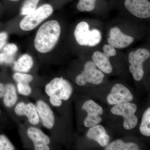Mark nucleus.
Returning a JSON list of instances; mask_svg holds the SVG:
<instances>
[{
  "label": "nucleus",
  "mask_w": 150,
  "mask_h": 150,
  "mask_svg": "<svg viewBox=\"0 0 150 150\" xmlns=\"http://www.w3.org/2000/svg\"><path fill=\"white\" fill-rule=\"evenodd\" d=\"M91 35L88 44L90 47H93L98 45L101 40V34L98 30L94 29L91 30Z\"/></svg>",
  "instance_id": "27"
},
{
  "label": "nucleus",
  "mask_w": 150,
  "mask_h": 150,
  "mask_svg": "<svg viewBox=\"0 0 150 150\" xmlns=\"http://www.w3.org/2000/svg\"><path fill=\"white\" fill-rule=\"evenodd\" d=\"M82 109L89 114L102 115L103 111L102 107L92 100H87L82 106Z\"/></svg>",
  "instance_id": "19"
},
{
  "label": "nucleus",
  "mask_w": 150,
  "mask_h": 150,
  "mask_svg": "<svg viewBox=\"0 0 150 150\" xmlns=\"http://www.w3.org/2000/svg\"><path fill=\"white\" fill-rule=\"evenodd\" d=\"M150 56L149 51L144 48H139L129 53V62L131 65L129 69L135 81H139L143 79L144 74L143 64Z\"/></svg>",
  "instance_id": "5"
},
{
  "label": "nucleus",
  "mask_w": 150,
  "mask_h": 150,
  "mask_svg": "<svg viewBox=\"0 0 150 150\" xmlns=\"http://www.w3.org/2000/svg\"><path fill=\"white\" fill-rule=\"evenodd\" d=\"M96 0H79L77 8L81 12H90L96 7Z\"/></svg>",
  "instance_id": "24"
},
{
  "label": "nucleus",
  "mask_w": 150,
  "mask_h": 150,
  "mask_svg": "<svg viewBox=\"0 0 150 150\" xmlns=\"http://www.w3.org/2000/svg\"><path fill=\"white\" fill-rule=\"evenodd\" d=\"M40 118V124L48 130L54 129L56 118L51 105L45 100L38 98L35 102Z\"/></svg>",
  "instance_id": "9"
},
{
  "label": "nucleus",
  "mask_w": 150,
  "mask_h": 150,
  "mask_svg": "<svg viewBox=\"0 0 150 150\" xmlns=\"http://www.w3.org/2000/svg\"><path fill=\"white\" fill-rule=\"evenodd\" d=\"M134 41L132 36L124 34L119 28L113 27L110 29L108 42L109 45L116 48H123L128 47Z\"/></svg>",
  "instance_id": "12"
},
{
  "label": "nucleus",
  "mask_w": 150,
  "mask_h": 150,
  "mask_svg": "<svg viewBox=\"0 0 150 150\" xmlns=\"http://www.w3.org/2000/svg\"><path fill=\"white\" fill-rule=\"evenodd\" d=\"M140 131L144 136H150V108L149 107L143 114L140 126Z\"/></svg>",
  "instance_id": "20"
},
{
  "label": "nucleus",
  "mask_w": 150,
  "mask_h": 150,
  "mask_svg": "<svg viewBox=\"0 0 150 150\" xmlns=\"http://www.w3.org/2000/svg\"><path fill=\"white\" fill-rule=\"evenodd\" d=\"M103 54L108 58L115 56L116 54L115 48L109 44H106L103 46Z\"/></svg>",
  "instance_id": "30"
},
{
  "label": "nucleus",
  "mask_w": 150,
  "mask_h": 150,
  "mask_svg": "<svg viewBox=\"0 0 150 150\" xmlns=\"http://www.w3.org/2000/svg\"><path fill=\"white\" fill-rule=\"evenodd\" d=\"M96 66L93 62H87L84 66L83 70L76 77L75 81L78 86H84L88 83L99 85L103 81L104 74L96 69Z\"/></svg>",
  "instance_id": "6"
},
{
  "label": "nucleus",
  "mask_w": 150,
  "mask_h": 150,
  "mask_svg": "<svg viewBox=\"0 0 150 150\" xmlns=\"http://www.w3.org/2000/svg\"><path fill=\"white\" fill-rule=\"evenodd\" d=\"M13 109L18 117L26 118L30 125L37 126L41 125L35 103L19 100Z\"/></svg>",
  "instance_id": "8"
},
{
  "label": "nucleus",
  "mask_w": 150,
  "mask_h": 150,
  "mask_svg": "<svg viewBox=\"0 0 150 150\" xmlns=\"http://www.w3.org/2000/svg\"><path fill=\"white\" fill-rule=\"evenodd\" d=\"M87 137L90 139L95 141L103 147H106L110 140V137L104 127L99 124L90 128L87 133Z\"/></svg>",
  "instance_id": "13"
},
{
  "label": "nucleus",
  "mask_w": 150,
  "mask_h": 150,
  "mask_svg": "<svg viewBox=\"0 0 150 150\" xmlns=\"http://www.w3.org/2000/svg\"><path fill=\"white\" fill-rule=\"evenodd\" d=\"M5 90V83L0 81V99H2L4 96Z\"/></svg>",
  "instance_id": "33"
},
{
  "label": "nucleus",
  "mask_w": 150,
  "mask_h": 150,
  "mask_svg": "<svg viewBox=\"0 0 150 150\" xmlns=\"http://www.w3.org/2000/svg\"><path fill=\"white\" fill-rule=\"evenodd\" d=\"M3 104L7 109H12L19 100V95L13 83H5V90L2 99Z\"/></svg>",
  "instance_id": "14"
},
{
  "label": "nucleus",
  "mask_w": 150,
  "mask_h": 150,
  "mask_svg": "<svg viewBox=\"0 0 150 150\" xmlns=\"http://www.w3.org/2000/svg\"><path fill=\"white\" fill-rule=\"evenodd\" d=\"M44 92L47 97L54 96L63 101H67L72 95L73 88L69 81L62 77H57L45 85Z\"/></svg>",
  "instance_id": "2"
},
{
  "label": "nucleus",
  "mask_w": 150,
  "mask_h": 150,
  "mask_svg": "<svg viewBox=\"0 0 150 150\" xmlns=\"http://www.w3.org/2000/svg\"><path fill=\"white\" fill-rule=\"evenodd\" d=\"M18 50V48L15 44L10 43L6 44L1 51L10 56H14Z\"/></svg>",
  "instance_id": "28"
},
{
  "label": "nucleus",
  "mask_w": 150,
  "mask_h": 150,
  "mask_svg": "<svg viewBox=\"0 0 150 150\" xmlns=\"http://www.w3.org/2000/svg\"><path fill=\"white\" fill-rule=\"evenodd\" d=\"M92 59L96 67L103 72L106 74L112 72V67L109 58L103 53L99 51H95L92 56Z\"/></svg>",
  "instance_id": "17"
},
{
  "label": "nucleus",
  "mask_w": 150,
  "mask_h": 150,
  "mask_svg": "<svg viewBox=\"0 0 150 150\" xmlns=\"http://www.w3.org/2000/svg\"><path fill=\"white\" fill-rule=\"evenodd\" d=\"M14 56H11L2 51L0 53V64H10L13 63Z\"/></svg>",
  "instance_id": "29"
},
{
  "label": "nucleus",
  "mask_w": 150,
  "mask_h": 150,
  "mask_svg": "<svg viewBox=\"0 0 150 150\" xmlns=\"http://www.w3.org/2000/svg\"><path fill=\"white\" fill-rule=\"evenodd\" d=\"M10 1H19V0H9Z\"/></svg>",
  "instance_id": "34"
},
{
  "label": "nucleus",
  "mask_w": 150,
  "mask_h": 150,
  "mask_svg": "<svg viewBox=\"0 0 150 150\" xmlns=\"http://www.w3.org/2000/svg\"><path fill=\"white\" fill-rule=\"evenodd\" d=\"M26 138L31 142L33 148L35 150L51 149V138L38 126L30 125L28 126L25 132Z\"/></svg>",
  "instance_id": "7"
},
{
  "label": "nucleus",
  "mask_w": 150,
  "mask_h": 150,
  "mask_svg": "<svg viewBox=\"0 0 150 150\" xmlns=\"http://www.w3.org/2000/svg\"><path fill=\"white\" fill-rule=\"evenodd\" d=\"M105 150H138L139 147L138 144L133 142L124 143L121 140H115L105 147Z\"/></svg>",
  "instance_id": "18"
},
{
  "label": "nucleus",
  "mask_w": 150,
  "mask_h": 150,
  "mask_svg": "<svg viewBox=\"0 0 150 150\" xmlns=\"http://www.w3.org/2000/svg\"><path fill=\"white\" fill-rule=\"evenodd\" d=\"M74 35L79 45L88 46L91 35V30H89L88 23L85 21L81 22L78 23L75 28Z\"/></svg>",
  "instance_id": "15"
},
{
  "label": "nucleus",
  "mask_w": 150,
  "mask_h": 150,
  "mask_svg": "<svg viewBox=\"0 0 150 150\" xmlns=\"http://www.w3.org/2000/svg\"><path fill=\"white\" fill-rule=\"evenodd\" d=\"M48 103L54 107H61L63 104V100L57 97L51 96L48 97Z\"/></svg>",
  "instance_id": "31"
},
{
  "label": "nucleus",
  "mask_w": 150,
  "mask_h": 150,
  "mask_svg": "<svg viewBox=\"0 0 150 150\" xmlns=\"http://www.w3.org/2000/svg\"><path fill=\"white\" fill-rule=\"evenodd\" d=\"M16 86L19 95L24 97H28L31 95L33 89L30 84L24 83H17Z\"/></svg>",
  "instance_id": "23"
},
{
  "label": "nucleus",
  "mask_w": 150,
  "mask_h": 150,
  "mask_svg": "<svg viewBox=\"0 0 150 150\" xmlns=\"http://www.w3.org/2000/svg\"><path fill=\"white\" fill-rule=\"evenodd\" d=\"M102 121V118L100 115L87 114L84 121L83 124L85 127L90 128L99 124Z\"/></svg>",
  "instance_id": "25"
},
{
  "label": "nucleus",
  "mask_w": 150,
  "mask_h": 150,
  "mask_svg": "<svg viewBox=\"0 0 150 150\" xmlns=\"http://www.w3.org/2000/svg\"><path fill=\"white\" fill-rule=\"evenodd\" d=\"M40 0H25L22 7L21 13L22 15L26 16L34 11L36 9Z\"/></svg>",
  "instance_id": "22"
},
{
  "label": "nucleus",
  "mask_w": 150,
  "mask_h": 150,
  "mask_svg": "<svg viewBox=\"0 0 150 150\" xmlns=\"http://www.w3.org/2000/svg\"><path fill=\"white\" fill-rule=\"evenodd\" d=\"M16 149L8 137L5 134H0V150H14Z\"/></svg>",
  "instance_id": "26"
},
{
  "label": "nucleus",
  "mask_w": 150,
  "mask_h": 150,
  "mask_svg": "<svg viewBox=\"0 0 150 150\" xmlns=\"http://www.w3.org/2000/svg\"><path fill=\"white\" fill-rule=\"evenodd\" d=\"M124 4L134 16L144 19L150 17V2L148 0H125Z\"/></svg>",
  "instance_id": "11"
},
{
  "label": "nucleus",
  "mask_w": 150,
  "mask_h": 150,
  "mask_svg": "<svg viewBox=\"0 0 150 150\" xmlns=\"http://www.w3.org/2000/svg\"><path fill=\"white\" fill-rule=\"evenodd\" d=\"M34 61L32 56L24 54L13 62V69L15 72L28 73L32 69Z\"/></svg>",
  "instance_id": "16"
},
{
  "label": "nucleus",
  "mask_w": 150,
  "mask_h": 150,
  "mask_svg": "<svg viewBox=\"0 0 150 150\" xmlns=\"http://www.w3.org/2000/svg\"><path fill=\"white\" fill-rule=\"evenodd\" d=\"M134 99L131 91L125 86L121 83L115 84L107 97V102L111 105L130 102Z\"/></svg>",
  "instance_id": "10"
},
{
  "label": "nucleus",
  "mask_w": 150,
  "mask_h": 150,
  "mask_svg": "<svg viewBox=\"0 0 150 150\" xmlns=\"http://www.w3.org/2000/svg\"><path fill=\"white\" fill-rule=\"evenodd\" d=\"M53 11L54 9L51 5L43 4L25 16L21 21L20 27L24 31L32 30L51 16Z\"/></svg>",
  "instance_id": "3"
},
{
  "label": "nucleus",
  "mask_w": 150,
  "mask_h": 150,
  "mask_svg": "<svg viewBox=\"0 0 150 150\" xmlns=\"http://www.w3.org/2000/svg\"><path fill=\"white\" fill-rule=\"evenodd\" d=\"M137 110V105L130 102L115 105L110 110L112 114L123 117V127L129 130L134 129L138 124V118L135 115Z\"/></svg>",
  "instance_id": "4"
},
{
  "label": "nucleus",
  "mask_w": 150,
  "mask_h": 150,
  "mask_svg": "<svg viewBox=\"0 0 150 150\" xmlns=\"http://www.w3.org/2000/svg\"><path fill=\"white\" fill-rule=\"evenodd\" d=\"M1 108H0V115H1Z\"/></svg>",
  "instance_id": "35"
},
{
  "label": "nucleus",
  "mask_w": 150,
  "mask_h": 150,
  "mask_svg": "<svg viewBox=\"0 0 150 150\" xmlns=\"http://www.w3.org/2000/svg\"><path fill=\"white\" fill-rule=\"evenodd\" d=\"M8 38V35L5 31L0 32V52L6 43Z\"/></svg>",
  "instance_id": "32"
},
{
  "label": "nucleus",
  "mask_w": 150,
  "mask_h": 150,
  "mask_svg": "<svg viewBox=\"0 0 150 150\" xmlns=\"http://www.w3.org/2000/svg\"><path fill=\"white\" fill-rule=\"evenodd\" d=\"M59 22L50 20L40 26L35 35L34 45L35 50L41 54L49 53L54 49L61 35Z\"/></svg>",
  "instance_id": "1"
},
{
  "label": "nucleus",
  "mask_w": 150,
  "mask_h": 150,
  "mask_svg": "<svg viewBox=\"0 0 150 150\" xmlns=\"http://www.w3.org/2000/svg\"><path fill=\"white\" fill-rule=\"evenodd\" d=\"M13 80L17 83H24L30 84L34 81V77L27 73L15 72L12 76Z\"/></svg>",
  "instance_id": "21"
}]
</instances>
